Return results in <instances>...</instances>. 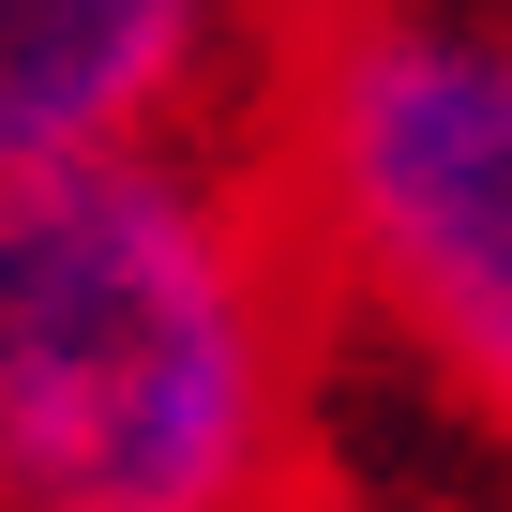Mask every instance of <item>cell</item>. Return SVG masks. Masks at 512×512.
Returning <instances> with one entry per match:
<instances>
[{
    "label": "cell",
    "instance_id": "6da1fadb",
    "mask_svg": "<svg viewBox=\"0 0 512 512\" xmlns=\"http://www.w3.org/2000/svg\"><path fill=\"white\" fill-rule=\"evenodd\" d=\"M332 302L256 151L0 196V512H332Z\"/></svg>",
    "mask_w": 512,
    "mask_h": 512
},
{
    "label": "cell",
    "instance_id": "7a4b0ae2",
    "mask_svg": "<svg viewBox=\"0 0 512 512\" xmlns=\"http://www.w3.org/2000/svg\"><path fill=\"white\" fill-rule=\"evenodd\" d=\"M241 151L332 302L347 407L512 497V0H302Z\"/></svg>",
    "mask_w": 512,
    "mask_h": 512
},
{
    "label": "cell",
    "instance_id": "3957f363",
    "mask_svg": "<svg viewBox=\"0 0 512 512\" xmlns=\"http://www.w3.org/2000/svg\"><path fill=\"white\" fill-rule=\"evenodd\" d=\"M287 31L302 0H0V196L136 151H241Z\"/></svg>",
    "mask_w": 512,
    "mask_h": 512
}]
</instances>
